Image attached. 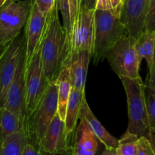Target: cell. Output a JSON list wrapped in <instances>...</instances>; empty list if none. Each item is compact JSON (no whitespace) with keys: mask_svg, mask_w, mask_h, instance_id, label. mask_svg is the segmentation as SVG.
Segmentation results:
<instances>
[{"mask_svg":"<svg viewBox=\"0 0 155 155\" xmlns=\"http://www.w3.org/2000/svg\"><path fill=\"white\" fill-rule=\"evenodd\" d=\"M58 4L54 5L45 20L40 43V56L44 74L48 81L57 79L69 54L66 33L58 17Z\"/></svg>","mask_w":155,"mask_h":155,"instance_id":"cell-1","label":"cell"},{"mask_svg":"<svg viewBox=\"0 0 155 155\" xmlns=\"http://www.w3.org/2000/svg\"><path fill=\"white\" fill-rule=\"evenodd\" d=\"M120 11L95 10V40L92 52L94 64L103 61L110 47L121 37L128 35L120 21Z\"/></svg>","mask_w":155,"mask_h":155,"instance_id":"cell-2","label":"cell"},{"mask_svg":"<svg viewBox=\"0 0 155 155\" xmlns=\"http://www.w3.org/2000/svg\"><path fill=\"white\" fill-rule=\"evenodd\" d=\"M58 113V86L56 80L49 83L33 113L26 117L24 130L30 143L39 146L47 128Z\"/></svg>","mask_w":155,"mask_h":155,"instance_id":"cell-3","label":"cell"},{"mask_svg":"<svg viewBox=\"0 0 155 155\" xmlns=\"http://www.w3.org/2000/svg\"><path fill=\"white\" fill-rule=\"evenodd\" d=\"M119 77L124 85L127 98L129 116L127 131L139 138L145 137L150 128L145 101V84L141 77L136 79Z\"/></svg>","mask_w":155,"mask_h":155,"instance_id":"cell-4","label":"cell"},{"mask_svg":"<svg viewBox=\"0 0 155 155\" xmlns=\"http://www.w3.org/2000/svg\"><path fill=\"white\" fill-rule=\"evenodd\" d=\"M33 0L8 1L0 8V52L20 35L28 20Z\"/></svg>","mask_w":155,"mask_h":155,"instance_id":"cell-5","label":"cell"},{"mask_svg":"<svg viewBox=\"0 0 155 155\" xmlns=\"http://www.w3.org/2000/svg\"><path fill=\"white\" fill-rule=\"evenodd\" d=\"M135 39L125 35L118 39L108 50L106 58L118 77L136 79L139 75V61L134 46Z\"/></svg>","mask_w":155,"mask_h":155,"instance_id":"cell-6","label":"cell"},{"mask_svg":"<svg viewBox=\"0 0 155 155\" xmlns=\"http://www.w3.org/2000/svg\"><path fill=\"white\" fill-rule=\"evenodd\" d=\"M48 84L42 68L39 45L32 58L26 64V117L33 113Z\"/></svg>","mask_w":155,"mask_h":155,"instance_id":"cell-7","label":"cell"},{"mask_svg":"<svg viewBox=\"0 0 155 155\" xmlns=\"http://www.w3.org/2000/svg\"><path fill=\"white\" fill-rule=\"evenodd\" d=\"M95 40V10L82 6L78 18L71 33L70 50L64 64H69L70 59L80 51H89L92 54Z\"/></svg>","mask_w":155,"mask_h":155,"instance_id":"cell-8","label":"cell"},{"mask_svg":"<svg viewBox=\"0 0 155 155\" xmlns=\"http://www.w3.org/2000/svg\"><path fill=\"white\" fill-rule=\"evenodd\" d=\"M25 42L21 49L16 72L9 86L3 107L21 118L26 117V87H25Z\"/></svg>","mask_w":155,"mask_h":155,"instance_id":"cell-9","label":"cell"},{"mask_svg":"<svg viewBox=\"0 0 155 155\" xmlns=\"http://www.w3.org/2000/svg\"><path fill=\"white\" fill-rule=\"evenodd\" d=\"M24 42V35H18L0 52V107L5 104L8 89L15 77Z\"/></svg>","mask_w":155,"mask_h":155,"instance_id":"cell-10","label":"cell"},{"mask_svg":"<svg viewBox=\"0 0 155 155\" xmlns=\"http://www.w3.org/2000/svg\"><path fill=\"white\" fill-rule=\"evenodd\" d=\"M151 0H124L120 21L130 37L136 40L145 31V19Z\"/></svg>","mask_w":155,"mask_h":155,"instance_id":"cell-11","label":"cell"},{"mask_svg":"<svg viewBox=\"0 0 155 155\" xmlns=\"http://www.w3.org/2000/svg\"><path fill=\"white\" fill-rule=\"evenodd\" d=\"M46 17L39 10L33 2L30 16L25 24L24 40H25L26 64L32 58L41 43L45 30Z\"/></svg>","mask_w":155,"mask_h":155,"instance_id":"cell-12","label":"cell"},{"mask_svg":"<svg viewBox=\"0 0 155 155\" xmlns=\"http://www.w3.org/2000/svg\"><path fill=\"white\" fill-rule=\"evenodd\" d=\"M79 120L80 123L76 128L72 145L74 155H95L99 141L81 112Z\"/></svg>","mask_w":155,"mask_h":155,"instance_id":"cell-13","label":"cell"},{"mask_svg":"<svg viewBox=\"0 0 155 155\" xmlns=\"http://www.w3.org/2000/svg\"><path fill=\"white\" fill-rule=\"evenodd\" d=\"M85 98V92H80L71 88L64 120V139L67 148H72L77 120L80 119L81 107Z\"/></svg>","mask_w":155,"mask_h":155,"instance_id":"cell-14","label":"cell"},{"mask_svg":"<svg viewBox=\"0 0 155 155\" xmlns=\"http://www.w3.org/2000/svg\"><path fill=\"white\" fill-rule=\"evenodd\" d=\"M39 147L42 151L48 154L67 149L64 139V122L56 114L47 128Z\"/></svg>","mask_w":155,"mask_h":155,"instance_id":"cell-15","label":"cell"},{"mask_svg":"<svg viewBox=\"0 0 155 155\" xmlns=\"http://www.w3.org/2000/svg\"><path fill=\"white\" fill-rule=\"evenodd\" d=\"M92 54L89 51H80L71 58L69 63L71 88L85 92L89 61Z\"/></svg>","mask_w":155,"mask_h":155,"instance_id":"cell-16","label":"cell"},{"mask_svg":"<svg viewBox=\"0 0 155 155\" xmlns=\"http://www.w3.org/2000/svg\"><path fill=\"white\" fill-rule=\"evenodd\" d=\"M81 113L84 116L92 131L96 136L100 142L104 145L106 148L116 149L118 145V139L112 136L107 130L102 126L98 119L95 117L94 114L91 110L89 104L86 102V98L83 101L81 107Z\"/></svg>","mask_w":155,"mask_h":155,"instance_id":"cell-17","label":"cell"},{"mask_svg":"<svg viewBox=\"0 0 155 155\" xmlns=\"http://www.w3.org/2000/svg\"><path fill=\"white\" fill-rule=\"evenodd\" d=\"M55 80L58 86V114L62 120H64L67 104L71 91L69 65L62 67Z\"/></svg>","mask_w":155,"mask_h":155,"instance_id":"cell-18","label":"cell"},{"mask_svg":"<svg viewBox=\"0 0 155 155\" xmlns=\"http://www.w3.org/2000/svg\"><path fill=\"white\" fill-rule=\"evenodd\" d=\"M24 130V121L4 107H0V147L8 137Z\"/></svg>","mask_w":155,"mask_h":155,"instance_id":"cell-19","label":"cell"},{"mask_svg":"<svg viewBox=\"0 0 155 155\" xmlns=\"http://www.w3.org/2000/svg\"><path fill=\"white\" fill-rule=\"evenodd\" d=\"M134 46L139 61L142 62V59H145L149 71L152 65L154 54L155 33L144 31L138 39L135 40Z\"/></svg>","mask_w":155,"mask_h":155,"instance_id":"cell-20","label":"cell"},{"mask_svg":"<svg viewBox=\"0 0 155 155\" xmlns=\"http://www.w3.org/2000/svg\"><path fill=\"white\" fill-rule=\"evenodd\" d=\"M28 142L25 130H23L8 137L0 147V155H22Z\"/></svg>","mask_w":155,"mask_h":155,"instance_id":"cell-21","label":"cell"},{"mask_svg":"<svg viewBox=\"0 0 155 155\" xmlns=\"http://www.w3.org/2000/svg\"><path fill=\"white\" fill-rule=\"evenodd\" d=\"M139 137L129 131L126 132L122 137L118 139L116 148L117 155H137L138 141Z\"/></svg>","mask_w":155,"mask_h":155,"instance_id":"cell-22","label":"cell"},{"mask_svg":"<svg viewBox=\"0 0 155 155\" xmlns=\"http://www.w3.org/2000/svg\"><path fill=\"white\" fill-rule=\"evenodd\" d=\"M58 10L61 12L63 20V27L66 33V40L70 50V42L71 36V24L70 18L69 2L68 0H57Z\"/></svg>","mask_w":155,"mask_h":155,"instance_id":"cell-23","label":"cell"},{"mask_svg":"<svg viewBox=\"0 0 155 155\" xmlns=\"http://www.w3.org/2000/svg\"><path fill=\"white\" fill-rule=\"evenodd\" d=\"M145 93L149 127H155V90L145 84Z\"/></svg>","mask_w":155,"mask_h":155,"instance_id":"cell-24","label":"cell"},{"mask_svg":"<svg viewBox=\"0 0 155 155\" xmlns=\"http://www.w3.org/2000/svg\"><path fill=\"white\" fill-rule=\"evenodd\" d=\"M122 5V0H96L95 10H117V9H121Z\"/></svg>","mask_w":155,"mask_h":155,"instance_id":"cell-25","label":"cell"},{"mask_svg":"<svg viewBox=\"0 0 155 155\" xmlns=\"http://www.w3.org/2000/svg\"><path fill=\"white\" fill-rule=\"evenodd\" d=\"M68 2H69L71 33H72V29L74 27V25L75 24V22L77 21V18H78L80 12L81 11L82 6H83V0H68Z\"/></svg>","mask_w":155,"mask_h":155,"instance_id":"cell-26","label":"cell"},{"mask_svg":"<svg viewBox=\"0 0 155 155\" xmlns=\"http://www.w3.org/2000/svg\"><path fill=\"white\" fill-rule=\"evenodd\" d=\"M145 31L155 33V0H151L149 8L145 19Z\"/></svg>","mask_w":155,"mask_h":155,"instance_id":"cell-27","label":"cell"},{"mask_svg":"<svg viewBox=\"0 0 155 155\" xmlns=\"http://www.w3.org/2000/svg\"><path fill=\"white\" fill-rule=\"evenodd\" d=\"M137 155H155L149 141L145 136L140 137L138 141Z\"/></svg>","mask_w":155,"mask_h":155,"instance_id":"cell-28","label":"cell"},{"mask_svg":"<svg viewBox=\"0 0 155 155\" xmlns=\"http://www.w3.org/2000/svg\"><path fill=\"white\" fill-rule=\"evenodd\" d=\"M33 2L36 5L41 13L47 17L50 11L56 4L57 0H33Z\"/></svg>","mask_w":155,"mask_h":155,"instance_id":"cell-29","label":"cell"},{"mask_svg":"<svg viewBox=\"0 0 155 155\" xmlns=\"http://www.w3.org/2000/svg\"><path fill=\"white\" fill-rule=\"evenodd\" d=\"M22 155H44L39 146L27 142L24 147Z\"/></svg>","mask_w":155,"mask_h":155,"instance_id":"cell-30","label":"cell"},{"mask_svg":"<svg viewBox=\"0 0 155 155\" xmlns=\"http://www.w3.org/2000/svg\"><path fill=\"white\" fill-rule=\"evenodd\" d=\"M146 85L155 90V50L154 57H153L152 65H151V69L149 70V78H148V83Z\"/></svg>","mask_w":155,"mask_h":155,"instance_id":"cell-31","label":"cell"},{"mask_svg":"<svg viewBox=\"0 0 155 155\" xmlns=\"http://www.w3.org/2000/svg\"><path fill=\"white\" fill-rule=\"evenodd\" d=\"M145 137L149 141L150 144H151V147L155 152V127H150L148 134Z\"/></svg>","mask_w":155,"mask_h":155,"instance_id":"cell-32","label":"cell"},{"mask_svg":"<svg viewBox=\"0 0 155 155\" xmlns=\"http://www.w3.org/2000/svg\"><path fill=\"white\" fill-rule=\"evenodd\" d=\"M43 152V151H42ZM44 155H74L73 148H68L67 149L63 150V151H58V152L53 153V154H48V153L43 152Z\"/></svg>","mask_w":155,"mask_h":155,"instance_id":"cell-33","label":"cell"},{"mask_svg":"<svg viewBox=\"0 0 155 155\" xmlns=\"http://www.w3.org/2000/svg\"><path fill=\"white\" fill-rule=\"evenodd\" d=\"M96 0H83V6L87 9H95Z\"/></svg>","mask_w":155,"mask_h":155,"instance_id":"cell-34","label":"cell"},{"mask_svg":"<svg viewBox=\"0 0 155 155\" xmlns=\"http://www.w3.org/2000/svg\"><path fill=\"white\" fill-rule=\"evenodd\" d=\"M101 155H117L116 149H112V148H106L104 150Z\"/></svg>","mask_w":155,"mask_h":155,"instance_id":"cell-35","label":"cell"},{"mask_svg":"<svg viewBox=\"0 0 155 155\" xmlns=\"http://www.w3.org/2000/svg\"><path fill=\"white\" fill-rule=\"evenodd\" d=\"M8 1L9 0H0V8H1L5 4H6Z\"/></svg>","mask_w":155,"mask_h":155,"instance_id":"cell-36","label":"cell"},{"mask_svg":"<svg viewBox=\"0 0 155 155\" xmlns=\"http://www.w3.org/2000/svg\"><path fill=\"white\" fill-rule=\"evenodd\" d=\"M9 1H15V0H9Z\"/></svg>","mask_w":155,"mask_h":155,"instance_id":"cell-37","label":"cell"},{"mask_svg":"<svg viewBox=\"0 0 155 155\" xmlns=\"http://www.w3.org/2000/svg\"><path fill=\"white\" fill-rule=\"evenodd\" d=\"M124 0H122V2H124Z\"/></svg>","mask_w":155,"mask_h":155,"instance_id":"cell-38","label":"cell"}]
</instances>
